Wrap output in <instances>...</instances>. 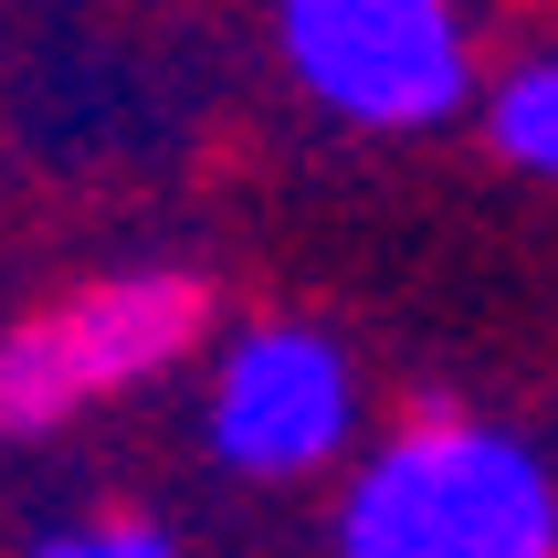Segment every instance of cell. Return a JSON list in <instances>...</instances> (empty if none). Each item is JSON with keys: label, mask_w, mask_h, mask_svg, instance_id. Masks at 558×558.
I'll return each mask as SVG.
<instances>
[{"label": "cell", "mask_w": 558, "mask_h": 558, "mask_svg": "<svg viewBox=\"0 0 558 558\" xmlns=\"http://www.w3.org/2000/svg\"><path fill=\"white\" fill-rule=\"evenodd\" d=\"M338 558H558V485L517 433L433 401L348 474Z\"/></svg>", "instance_id": "6da1fadb"}, {"label": "cell", "mask_w": 558, "mask_h": 558, "mask_svg": "<svg viewBox=\"0 0 558 558\" xmlns=\"http://www.w3.org/2000/svg\"><path fill=\"white\" fill-rule=\"evenodd\" d=\"M211 327V284L180 264H137V275H95L22 316L0 338V433H53L95 401H126L169 379Z\"/></svg>", "instance_id": "7a4b0ae2"}, {"label": "cell", "mask_w": 558, "mask_h": 558, "mask_svg": "<svg viewBox=\"0 0 558 558\" xmlns=\"http://www.w3.org/2000/svg\"><path fill=\"white\" fill-rule=\"evenodd\" d=\"M284 74L338 126L422 137L474 95V43L453 0H275Z\"/></svg>", "instance_id": "3957f363"}, {"label": "cell", "mask_w": 558, "mask_h": 558, "mask_svg": "<svg viewBox=\"0 0 558 558\" xmlns=\"http://www.w3.org/2000/svg\"><path fill=\"white\" fill-rule=\"evenodd\" d=\"M201 433L232 474L253 485H295V474H327L359 433V369L327 327H243L211 369V401H201Z\"/></svg>", "instance_id": "277c9868"}, {"label": "cell", "mask_w": 558, "mask_h": 558, "mask_svg": "<svg viewBox=\"0 0 558 558\" xmlns=\"http://www.w3.org/2000/svg\"><path fill=\"white\" fill-rule=\"evenodd\" d=\"M485 148L506 169H527V180H558V53L485 85Z\"/></svg>", "instance_id": "5b68a950"}, {"label": "cell", "mask_w": 558, "mask_h": 558, "mask_svg": "<svg viewBox=\"0 0 558 558\" xmlns=\"http://www.w3.org/2000/svg\"><path fill=\"white\" fill-rule=\"evenodd\" d=\"M32 558H180V548H169L158 517H74V527H53Z\"/></svg>", "instance_id": "8992f818"}]
</instances>
